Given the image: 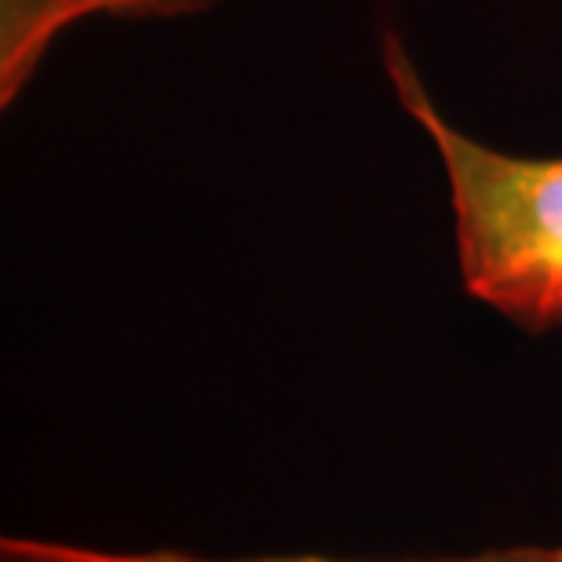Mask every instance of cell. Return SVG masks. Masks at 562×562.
Segmentation results:
<instances>
[{"mask_svg":"<svg viewBox=\"0 0 562 562\" xmlns=\"http://www.w3.org/2000/svg\"><path fill=\"white\" fill-rule=\"evenodd\" d=\"M0 562H114V555L106 548L44 541V537H4Z\"/></svg>","mask_w":562,"mask_h":562,"instance_id":"277c9868","label":"cell"},{"mask_svg":"<svg viewBox=\"0 0 562 562\" xmlns=\"http://www.w3.org/2000/svg\"><path fill=\"white\" fill-rule=\"evenodd\" d=\"M114 562H351V559H329V555H194L176 552V548H150V552H110ZM431 562H562V548H504V552L468 555V559H431Z\"/></svg>","mask_w":562,"mask_h":562,"instance_id":"3957f363","label":"cell"},{"mask_svg":"<svg viewBox=\"0 0 562 562\" xmlns=\"http://www.w3.org/2000/svg\"><path fill=\"white\" fill-rule=\"evenodd\" d=\"M223 0H0V110H11L33 85L52 44L88 19L176 22Z\"/></svg>","mask_w":562,"mask_h":562,"instance_id":"7a4b0ae2","label":"cell"},{"mask_svg":"<svg viewBox=\"0 0 562 562\" xmlns=\"http://www.w3.org/2000/svg\"><path fill=\"white\" fill-rule=\"evenodd\" d=\"M380 63L442 157L464 292L533 336L562 329V157L504 154L449 125L395 30L380 33Z\"/></svg>","mask_w":562,"mask_h":562,"instance_id":"6da1fadb","label":"cell"}]
</instances>
